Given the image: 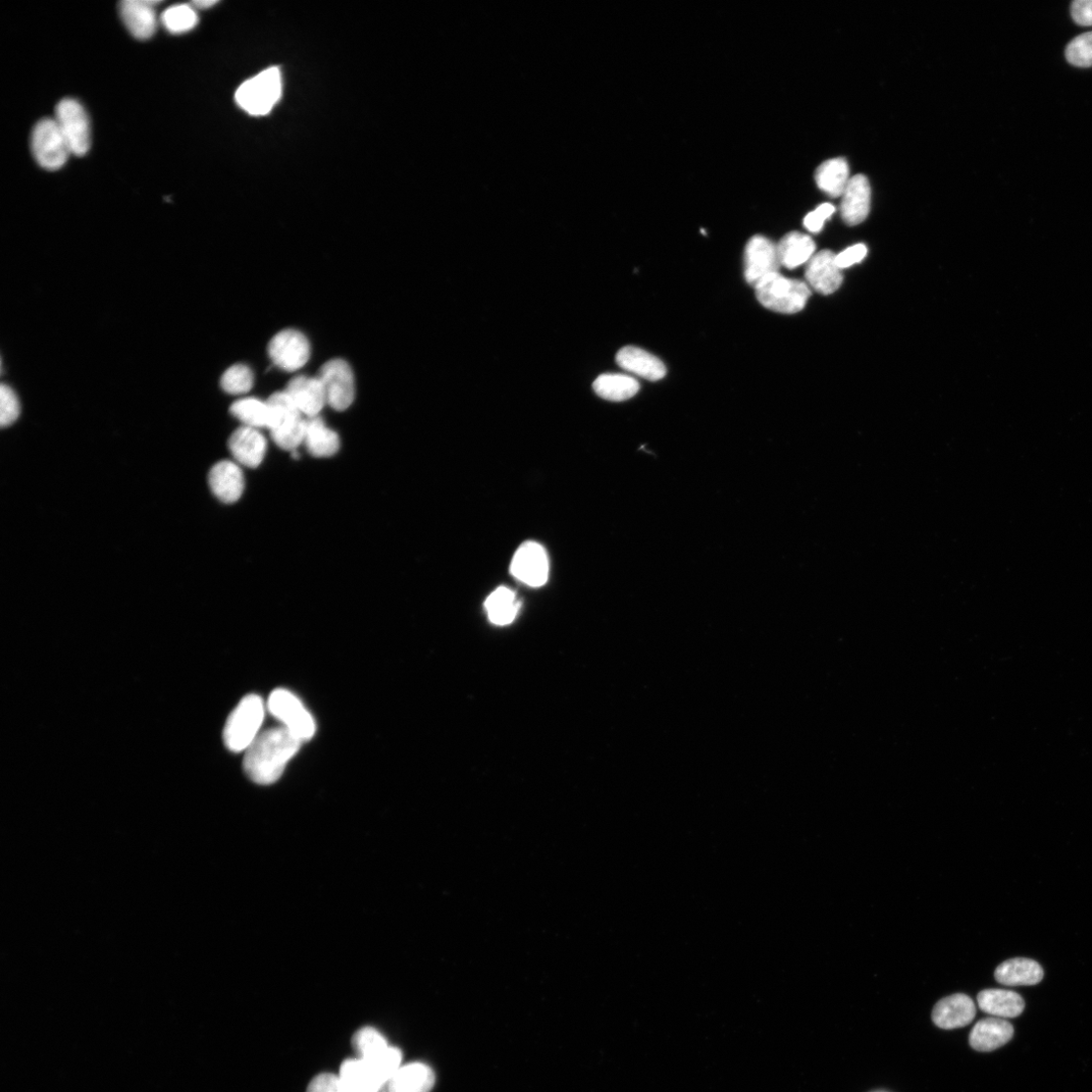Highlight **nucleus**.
I'll return each mask as SVG.
<instances>
[{
	"mask_svg": "<svg viewBox=\"0 0 1092 1092\" xmlns=\"http://www.w3.org/2000/svg\"><path fill=\"white\" fill-rule=\"evenodd\" d=\"M303 741L286 726L259 735L246 750L244 769L253 783L270 786L278 782Z\"/></svg>",
	"mask_w": 1092,
	"mask_h": 1092,
	"instance_id": "1",
	"label": "nucleus"
},
{
	"mask_svg": "<svg viewBox=\"0 0 1092 1092\" xmlns=\"http://www.w3.org/2000/svg\"><path fill=\"white\" fill-rule=\"evenodd\" d=\"M264 718L262 697L248 695L242 699L227 720L223 735L226 747L234 753L246 751L258 737Z\"/></svg>",
	"mask_w": 1092,
	"mask_h": 1092,
	"instance_id": "2",
	"label": "nucleus"
},
{
	"mask_svg": "<svg viewBox=\"0 0 1092 1092\" xmlns=\"http://www.w3.org/2000/svg\"><path fill=\"white\" fill-rule=\"evenodd\" d=\"M283 91L282 75L272 67L248 79L237 89L235 98L241 109L252 116L271 113Z\"/></svg>",
	"mask_w": 1092,
	"mask_h": 1092,
	"instance_id": "3",
	"label": "nucleus"
},
{
	"mask_svg": "<svg viewBox=\"0 0 1092 1092\" xmlns=\"http://www.w3.org/2000/svg\"><path fill=\"white\" fill-rule=\"evenodd\" d=\"M811 291L806 283L788 279L780 274L756 288L759 302L767 308L783 314H796L804 308Z\"/></svg>",
	"mask_w": 1092,
	"mask_h": 1092,
	"instance_id": "4",
	"label": "nucleus"
},
{
	"mask_svg": "<svg viewBox=\"0 0 1092 1092\" xmlns=\"http://www.w3.org/2000/svg\"><path fill=\"white\" fill-rule=\"evenodd\" d=\"M36 162L47 171H59L67 162L70 149L56 120H41L32 134Z\"/></svg>",
	"mask_w": 1092,
	"mask_h": 1092,
	"instance_id": "5",
	"label": "nucleus"
},
{
	"mask_svg": "<svg viewBox=\"0 0 1092 1092\" xmlns=\"http://www.w3.org/2000/svg\"><path fill=\"white\" fill-rule=\"evenodd\" d=\"M55 120L71 154L85 155L90 148V125L88 116L80 103L73 98L61 100L57 108Z\"/></svg>",
	"mask_w": 1092,
	"mask_h": 1092,
	"instance_id": "6",
	"label": "nucleus"
},
{
	"mask_svg": "<svg viewBox=\"0 0 1092 1092\" xmlns=\"http://www.w3.org/2000/svg\"><path fill=\"white\" fill-rule=\"evenodd\" d=\"M324 389L327 405L336 411H345L355 398L354 375L343 359H331L323 364L317 377Z\"/></svg>",
	"mask_w": 1092,
	"mask_h": 1092,
	"instance_id": "7",
	"label": "nucleus"
},
{
	"mask_svg": "<svg viewBox=\"0 0 1092 1092\" xmlns=\"http://www.w3.org/2000/svg\"><path fill=\"white\" fill-rule=\"evenodd\" d=\"M269 709L303 741H308L314 737L316 732L314 718L292 692L285 689L273 692L269 700Z\"/></svg>",
	"mask_w": 1092,
	"mask_h": 1092,
	"instance_id": "8",
	"label": "nucleus"
},
{
	"mask_svg": "<svg viewBox=\"0 0 1092 1092\" xmlns=\"http://www.w3.org/2000/svg\"><path fill=\"white\" fill-rule=\"evenodd\" d=\"M512 576L533 588L546 584L549 576V560L545 547L535 542L519 546L511 561Z\"/></svg>",
	"mask_w": 1092,
	"mask_h": 1092,
	"instance_id": "9",
	"label": "nucleus"
},
{
	"mask_svg": "<svg viewBox=\"0 0 1092 1092\" xmlns=\"http://www.w3.org/2000/svg\"><path fill=\"white\" fill-rule=\"evenodd\" d=\"M777 245L770 239L757 235L750 239L745 250V277L755 289L766 280L780 274Z\"/></svg>",
	"mask_w": 1092,
	"mask_h": 1092,
	"instance_id": "10",
	"label": "nucleus"
},
{
	"mask_svg": "<svg viewBox=\"0 0 1092 1092\" xmlns=\"http://www.w3.org/2000/svg\"><path fill=\"white\" fill-rule=\"evenodd\" d=\"M269 354L277 367L287 372H296L309 359L310 346L302 332L286 329L273 337L269 344Z\"/></svg>",
	"mask_w": 1092,
	"mask_h": 1092,
	"instance_id": "11",
	"label": "nucleus"
},
{
	"mask_svg": "<svg viewBox=\"0 0 1092 1092\" xmlns=\"http://www.w3.org/2000/svg\"><path fill=\"white\" fill-rule=\"evenodd\" d=\"M808 287L821 295L834 294L843 283L842 270L836 264V254L829 250L815 253L806 266Z\"/></svg>",
	"mask_w": 1092,
	"mask_h": 1092,
	"instance_id": "12",
	"label": "nucleus"
},
{
	"mask_svg": "<svg viewBox=\"0 0 1092 1092\" xmlns=\"http://www.w3.org/2000/svg\"><path fill=\"white\" fill-rule=\"evenodd\" d=\"M229 449L241 466L256 469L266 458L268 441L259 429L242 426L235 430L228 441Z\"/></svg>",
	"mask_w": 1092,
	"mask_h": 1092,
	"instance_id": "13",
	"label": "nucleus"
},
{
	"mask_svg": "<svg viewBox=\"0 0 1092 1092\" xmlns=\"http://www.w3.org/2000/svg\"><path fill=\"white\" fill-rule=\"evenodd\" d=\"M209 485L213 494L221 502L226 504L238 502L245 490V478L241 465L232 460L219 461L210 471Z\"/></svg>",
	"mask_w": 1092,
	"mask_h": 1092,
	"instance_id": "14",
	"label": "nucleus"
},
{
	"mask_svg": "<svg viewBox=\"0 0 1092 1092\" xmlns=\"http://www.w3.org/2000/svg\"><path fill=\"white\" fill-rule=\"evenodd\" d=\"M286 392L304 419L316 418L327 405L325 392L318 378L298 376L291 380Z\"/></svg>",
	"mask_w": 1092,
	"mask_h": 1092,
	"instance_id": "15",
	"label": "nucleus"
},
{
	"mask_svg": "<svg viewBox=\"0 0 1092 1092\" xmlns=\"http://www.w3.org/2000/svg\"><path fill=\"white\" fill-rule=\"evenodd\" d=\"M156 0H125L120 4L121 18L129 32L139 40L150 39L158 29Z\"/></svg>",
	"mask_w": 1092,
	"mask_h": 1092,
	"instance_id": "16",
	"label": "nucleus"
},
{
	"mask_svg": "<svg viewBox=\"0 0 1092 1092\" xmlns=\"http://www.w3.org/2000/svg\"><path fill=\"white\" fill-rule=\"evenodd\" d=\"M871 206V186L865 176L858 175L851 178L843 195L841 203V215L849 226H856L864 222Z\"/></svg>",
	"mask_w": 1092,
	"mask_h": 1092,
	"instance_id": "17",
	"label": "nucleus"
},
{
	"mask_svg": "<svg viewBox=\"0 0 1092 1092\" xmlns=\"http://www.w3.org/2000/svg\"><path fill=\"white\" fill-rule=\"evenodd\" d=\"M1014 1027L1004 1019L988 1018L979 1021L970 1032L971 1047L979 1052H991L1009 1043Z\"/></svg>",
	"mask_w": 1092,
	"mask_h": 1092,
	"instance_id": "18",
	"label": "nucleus"
},
{
	"mask_svg": "<svg viewBox=\"0 0 1092 1092\" xmlns=\"http://www.w3.org/2000/svg\"><path fill=\"white\" fill-rule=\"evenodd\" d=\"M976 1008L966 995H954L940 1001L932 1011V1021L941 1029L953 1030L968 1026L975 1018Z\"/></svg>",
	"mask_w": 1092,
	"mask_h": 1092,
	"instance_id": "19",
	"label": "nucleus"
},
{
	"mask_svg": "<svg viewBox=\"0 0 1092 1092\" xmlns=\"http://www.w3.org/2000/svg\"><path fill=\"white\" fill-rule=\"evenodd\" d=\"M616 361L624 371L649 381L662 380L667 374L663 361L639 347H623L618 351Z\"/></svg>",
	"mask_w": 1092,
	"mask_h": 1092,
	"instance_id": "20",
	"label": "nucleus"
},
{
	"mask_svg": "<svg viewBox=\"0 0 1092 1092\" xmlns=\"http://www.w3.org/2000/svg\"><path fill=\"white\" fill-rule=\"evenodd\" d=\"M435 1084V1074L421 1062L401 1066L389 1079L382 1092H430Z\"/></svg>",
	"mask_w": 1092,
	"mask_h": 1092,
	"instance_id": "21",
	"label": "nucleus"
},
{
	"mask_svg": "<svg viewBox=\"0 0 1092 1092\" xmlns=\"http://www.w3.org/2000/svg\"><path fill=\"white\" fill-rule=\"evenodd\" d=\"M339 1077L347 1092H380L386 1084L371 1063L359 1058L344 1061Z\"/></svg>",
	"mask_w": 1092,
	"mask_h": 1092,
	"instance_id": "22",
	"label": "nucleus"
},
{
	"mask_svg": "<svg viewBox=\"0 0 1092 1092\" xmlns=\"http://www.w3.org/2000/svg\"><path fill=\"white\" fill-rule=\"evenodd\" d=\"M340 444L339 435L326 425L320 416L305 419L303 445L310 455L318 458L331 457L339 451Z\"/></svg>",
	"mask_w": 1092,
	"mask_h": 1092,
	"instance_id": "23",
	"label": "nucleus"
},
{
	"mask_svg": "<svg viewBox=\"0 0 1092 1092\" xmlns=\"http://www.w3.org/2000/svg\"><path fill=\"white\" fill-rule=\"evenodd\" d=\"M996 979L1007 986H1030L1042 981L1044 971L1033 960L1026 958L1011 959L1001 964L995 973Z\"/></svg>",
	"mask_w": 1092,
	"mask_h": 1092,
	"instance_id": "24",
	"label": "nucleus"
},
{
	"mask_svg": "<svg viewBox=\"0 0 1092 1092\" xmlns=\"http://www.w3.org/2000/svg\"><path fill=\"white\" fill-rule=\"evenodd\" d=\"M777 248L782 267L794 270L802 265H807L815 254L816 246L810 236L799 232H791L778 243Z\"/></svg>",
	"mask_w": 1092,
	"mask_h": 1092,
	"instance_id": "25",
	"label": "nucleus"
},
{
	"mask_svg": "<svg viewBox=\"0 0 1092 1092\" xmlns=\"http://www.w3.org/2000/svg\"><path fill=\"white\" fill-rule=\"evenodd\" d=\"M977 1001L984 1013L1000 1019L1017 1018L1025 1010L1023 998L1011 991L986 990L978 995Z\"/></svg>",
	"mask_w": 1092,
	"mask_h": 1092,
	"instance_id": "26",
	"label": "nucleus"
},
{
	"mask_svg": "<svg viewBox=\"0 0 1092 1092\" xmlns=\"http://www.w3.org/2000/svg\"><path fill=\"white\" fill-rule=\"evenodd\" d=\"M850 180L849 166L843 159L826 161L815 173L817 186L831 197L842 196Z\"/></svg>",
	"mask_w": 1092,
	"mask_h": 1092,
	"instance_id": "27",
	"label": "nucleus"
},
{
	"mask_svg": "<svg viewBox=\"0 0 1092 1092\" xmlns=\"http://www.w3.org/2000/svg\"><path fill=\"white\" fill-rule=\"evenodd\" d=\"M593 388L595 393L604 400L623 402L639 393L640 384L635 378L627 375L605 374L596 379Z\"/></svg>",
	"mask_w": 1092,
	"mask_h": 1092,
	"instance_id": "28",
	"label": "nucleus"
},
{
	"mask_svg": "<svg viewBox=\"0 0 1092 1092\" xmlns=\"http://www.w3.org/2000/svg\"><path fill=\"white\" fill-rule=\"evenodd\" d=\"M485 608L492 623L507 626L516 618L520 602L511 589L500 587L487 598Z\"/></svg>",
	"mask_w": 1092,
	"mask_h": 1092,
	"instance_id": "29",
	"label": "nucleus"
},
{
	"mask_svg": "<svg viewBox=\"0 0 1092 1092\" xmlns=\"http://www.w3.org/2000/svg\"><path fill=\"white\" fill-rule=\"evenodd\" d=\"M230 413L243 426L269 429L270 408L267 401L256 398L240 399L232 404Z\"/></svg>",
	"mask_w": 1092,
	"mask_h": 1092,
	"instance_id": "30",
	"label": "nucleus"
},
{
	"mask_svg": "<svg viewBox=\"0 0 1092 1092\" xmlns=\"http://www.w3.org/2000/svg\"><path fill=\"white\" fill-rule=\"evenodd\" d=\"M352 1046L358 1058L366 1061L379 1060L391 1048L384 1035L371 1027L362 1028L354 1033Z\"/></svg>",
	"mask_w": 1092,
	"mask_h": 1092,
	"instance_id": "31",
	"label": "nucleus"
},
{
	"mask_svg": "<svg viewBox=\"0 0 1092 1092\" xmlns=\"http://www.w3.org/2000/svg\"><path fill=\"white\" fill-rule=\"evenodd\" d=\"M267 403L270 408V431L303 418L286 391L275 393Z\"/></svg>",
	"mask_w": 1092,
	"mask_h": 1092,
	"instance_id": "32",
	"label": "nucleus"
},
{
	"mask_svg": "<svg viewBox=\"0 0 1092 1092\" xmlns=\"http://www.w3.org/2000/svg\"><path fill=\"white\" fill-rule=\"evenodd\" d=\"M162 22L170 33L183 34L195 28L198 18L191 4H182L168 9L162 16Z\"/></svg>",
	"mask_w": 1092,
	"mask_h": 1092,
	"instance_id": "33",
	"label": "nucleus"
},
{
	"mask_svg": "<svg viewBox=\"0 0 1092 1092\" xmlns=\"http://www.w3.org/2000/svg\"><path fill=\"white\" fill-rule=\"evenodd\" d=\"M274 442L282 449L291 452L303 445L305 419H300L271 431Z\"/></svg>",
	"mask_w": 1092,
	"mask_h": 1092,
	"instance_id": "34",
	"label": "nucleus"
},
{
	"mask_svg": "<svg viewBox=\"0 0 1092 1092\" xmlns=\"http://www.w3.org/2000/svg\"><path fill=\"white\" fill-rule=\"evenodd\" d=\"M253 383V373L245 364H235L224 373L221 379L222 389L230 395L248 393L252 389Z\"/></svg>",
	"mask_w": 1092,
	"mask_h": 1092,
	"instance_id": "35",
	"label": "nucleus"
},
{
	"mask_svg": "<svg viewBox=\"0 0 1092 1092\" xmlns=\"http://www.w3.org/2000/svg\"><path fill=\"white\" fill-rule=\"evenodd\" d=\"M1067 61L1076 67H1092V32L1074 38L1065 52Z\"/></svg>",
	"mask_w": 1092,
	"mask_h": 1092,
	"instance_id": "36",
	"label": "nucleus"
},
{
	"mask_svg": "<svg viewBox=\"0 0 1092 1092\" xmlns=\"http://www.w3.org/2000/svg\"><path fill=\"white\" fill-rule=\"evenodd\" d=\"M21 406L15 392L9 386L0 387V425L8 427L19 419Z\"/></svg>",
	"mask_w": 1092,
	"mask_h": 1092,
	"instance_id": "37",
	"label": "nucleus"
},
{
	"mask_svg": "<svg viewBox=\"0 0 1092 1092\" xmlns=\"http://www.w3.org/2000/svg\"><path fill=\"white\" fill-rule=\"evenodd\" d=\"M306 1092H347V1090L339 1076L323 1073L309 1082Z\"/></svg>",
	"mask_w": 1092,
	"mask_h": 1092,
	"instance_id": "38",
	"label": "nucleus"
},
{
	"mask_svg": "<svg viewBox=\"0 0 1092 1092\" xmlns=\"http://www.w3.org/2000/svg\"><path fill=\"white\" fill-rule=\"evenodd\" d=\"M835 212V205L827 202L822 203L804 218L803 224L809 232L819 233L823 228L824 222L833 216Z\"/></svg>",
	"mask_w": 1092,
	"mask_h": 1092,
	"instance_id": "39",
	"label": "nucleus"
},
{
	"mask_svg": "<svg viewBox=\"0 0 1092 1092\" xmlns=\"http://www.w3.org/2000/svg\"><path fill=\"white\" fill-rule=\"evenodd\" d=\"M867 253L868 249L864 244L854 245L836 255V264L841 270L851 268L860 264Z\"/></svg>",
	"mask_w": 1092,
	"mask_h": 1092,
	"instance_id": "40",
	"label": "nucleus"
},
{
	"mask_svg": "<svg viewBox=\"0 0 1092 1092\" xmlns=\"http://www.w3.org/2000/svg\"><path fill=\"white\" fill-rule=\"evenodd\" d=\"M1071 16L1079 26H1092V0H1076L1071 6Z\"/></svg>",
	"mask_w": 1092,
	"mask_h": 1092,
	"instance_id": "41",
	"label": "nucleus"
},
{
	"mask_svg": "<svg viewBox=\"0 0 1092 1092\" xmlns=\"http://www.w3.org/2000/svg\"><path fill=\"white\" fill-rule=\"evenodd\" d=\"M215 5H217V2H215V0H196V2L191 3V6L195 10H197V9H203V10L204 9H209V8L215 6Z\"/></svg>",
	"mask_w": 1092,
	"mask_h": 1092,
	"instance_id": "42",
	"label": "nucleus"
}]
</instances>
